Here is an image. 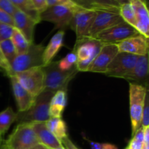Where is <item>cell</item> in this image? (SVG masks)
Wrapping results in <instances>:
<instances>
[{"mask_svg":"<svg viewBox=\"0 0 149 149\" xmlns=\"http://www.w3.org/2000/svg\"><path fill=\"white\" fill-rule=\"evenodd\" d=\"M138 58L137 55L119 52L109 65L105 74L108 77L122 78L133 68Z\"/></svg>","mask_w":149,"mask_h":149,"instance_id":"cell-11","label":"cell"},{"mask_svg":"<svg viewBox=\"0 0 149 149\" xmlns=\"http://www.w3.org/2000/svg\"><path fill=\"white\" fill-rule=\"evenodd\" d=\"M138 34H139V33L133 26L124 21L100 32L92 38L103 44L117 45L122 41Z\"/></svg>","mask_w":149,"mask_h":149,"instance_id":"cell-9","label":"cell"},{"mask_svg":"<svg viewBox=\"0 0 149 149\" xmlns=\"http://www.w3.org/2000/svg\"><path fill=\"white\" fill-rule=\"evenodd\" d=\"M103 45L102 42L90 37L77 40L74 52L77 58V71H87L89 65L96 58Z\"/></svg>","mask_w":149,"mask_h":149,"instance_id":"cell-3","label":"cell"},{"mask_svg":"<svg viewBox=\"0 0 149 149\" xmlns=\"http://www.w3.org/2000/svg\"><path fill=\"white\" fill-rule=\"evenodd\" d=\"M60 141L65 149H79L71 141V140L70 139L68 136L62 138Z\"/></svg>","mask_w":149,"mask_h":149,"instance_id":"cell-37","label":"cell"},{"mask_svg":"<svg viewBox=\"0 0 149 149\" xmlns=\"http://www.w3.org/2000/svg\"><path fill=\"white\" fill-rule=\"evenodd\" d=\"M116 46L119 52H126L137 56H143L148 54V38L139 33L122 41Z\"/></svg>","mask_w":149,"mask_h":149,"instance_id":"cell-14","label":"cell"},{"mask_svg":"<svg viewBox=\"0 0 149 149\" xmlns=\"http://www.w3.org/2000/svg\"><path fill=\"white\" fill-rule=\"evenodd\" d=\"M10 1L17 10L30 16L36 23H39V22H41L39 19V13L33 7L31 0H10Z\"/></svg>","mask_w":149,"mask_h":149,"instance_id":"cell-25","label":"cell"},{"mask_svg":"<svg viewBox=\"0 0 149 149\" xmlns=\"http://www.w3.org/2000/svg\"><path fill=\"white\" fill-rule=\"evenodd\" d=\"M118 52L119 49L116 45L103 44L99 53L89 65L87 71L105 74L108 66Z\"/></svg>","mask_w":149,"mask_h":149,"instance_id":"cell-12","label":"cell"},{"mask_svg":"<svg viewBox=\"0 0 149 149\" xmlns=\"http://www.w3.org/2000/svg\"><path fill=\"white\" fill-rule=\"evenodd\" d=\"M119 15L125 22L135 28V15L133 6L130 2L125 3L120 5Z\"/></svg>","mask_w":149,"mask_h":149,"instance_id":"cell-27","label":"cell"},{"mask_svg":"<svg viewBox=\"0 0 149 149\" xmlns=\"http://www.w3.org/2000/svg\"><path fill=\"white\" fill-rule=\"evenodd\" d=\"M128 1H129V2H130L131 1H132V0H127ZM141 1H142L143 2H145V3H147V1L146 0H141Z\"/></svg>","mask_w":149,"mask_h":149,"instance_id":"cell-43","label":"cell"},{"mask_svg":"<svg viewBox=\"0 0 149 149\" xmlns=\"http://www.w3.org/2000/svg\"><path fill=\"white\" fill-rule=\"evenodd\" d=\"M124 22L119 13L99 11L97 12L91 28L89 31L88 37H93L103 31Z\"/></svg>","mask_w":149,"mask_h":149,"instance_id":"cell-13","label":"cell"},{"mask_svg":"<svg viewBox=\"0 0 149 149\" xmlns=\"http://www.w3.org/2000/svg\"><path fill=\"white\" fill-rule=\"evenodd\" d=\"M96 14L97 12L95 11L81 8H78L74 11L69 27L75 32L77 40L88 37L89 31Z\"/></svg>","mask_w":149,"mask_h":149,"instance_id":"cell-10","label":"cell"},{"mask_svg":"<svg viewBox=\"0 0 149 149\" xmlns=\"http://www.w3.org/2000/svg\"><path fill=\"white\" fill-rule=\"evenodd\" d=\"M39 141L30 123H19L5 140L7 149H30Z\"/></svg>","mask_w":149,"mask_h":149,"instance_id":"cell-5","label":"cell"},{"mask_svg":"<svg viewBox=\"0 0 149 149\" xmlns=\"http://www.w3.org/2000/svg\"><path fill=\"white\" fill-rule=\"evenodd\" d=\"M64 30H59L49 40V43L45 47L43 52V67L52 62L61 48L63 45Z\"/></svg>","mask_w":149,"mask_h":149,"instance_id":"cell-21","label":"cell"},{"mask_svg":"<svg viewBox=\"0 0 149 149\" xmlns=\"http://www.w3.org/2000/svg\"><path fill=\"white\" fill-rule=\"evenodd\" d=\"M67 104V90H58L54 93L49 103V117L61 118Z\"/></svg>","mask_w":149,"mask_h":149,"instance_id":"cell-22","label":"cell"},{"mask_svg":"<svg viewBox=\"0 0 149 149\" xmlns=\"http://www.w3.org/2000/svg\"><path fill=\"white\" fill-rule=\"evenodd\" d=\"M116 1H117V2L119 3V4H120V5H122V4H125V3L129 2V1H128L127 0H116Z\"/></svg>","mask_w":149,"mask_h":149,"instance_id":"cell-42","label":"cell"},{"mask_svg":"<svg viewBox=\"0 0 149 149\" xmlns=\"http://www.w3.org/2000/svg\"><path fill=\"white\" fill-rule=\"evenodd\" d=\"M0 9L5 11L11 16L13 15L17 9L12 4L10 0H0Z\"/></svg>","mask_w":149,"mask_h":149,"instance_id":"cell-32","label":"cell"},{"mask_svg":"<svg viewBox=\"0 0 149 149\" xmlns=\"http://www.w3.org/2000/svg\"><path fill=\"white\" fill-rule=\"evenodd\" d=\"M16 117L17 113L10 106L0 112V138H4L10 126L15 122Z\"/></svg>","mask_w":149,"mask_h":149,"instance_id":"cell-24","label":"cell"},{"mask_svg":"<svg viewBox=\"0 0 149 149\" xmlns=\"http://www.w3.org/2000/svg\"><path fill=\"white\" fill-rule=\"evenodd\" d=\"M14 27L6 23H0V42L11 38Z\"/></svg>","mask_w":149,"mask_h":149,"instance_id":"cell-31","label":"cell"},{"mask_svg":"<svg viewBox=\"0 0 149 149\" xmlns=\"http://www.w3.org/2000/svg\"><path fill=\"white\" fill-rule=\"evenodd\" d=\"M0 47H1L2 53L7 62L10 65L13 60L17 55L15 46L13 45V42L10 39L0 42Z\"/></svg>","mask_w":149,"mask_h":149,"instance_id":"cell-28","label":"cell"},{"mask_svg":"<svg viewBox=\"0 0 149 149\" xmlns=\"http://www.w3.org/2000/svg\"><path fill=\"white\" fill-rule=\"evenodd\" d=\"M148 92V87L130 82V113L132 135L141 127L144 103Z\"/></svg>","mask_w":149,"mask_h":149,"instance_id":"cell-6","label":"cell"},{"mask_svg":"<svg viewBox=\"0 0 149 149\" xmlns=\"http://www.w3.org/2000/svg\"><path fill=\"white\" fill-rule=\"evenodd\" d=\"M48 7L54 5H75L71 0H46Z\"/></svg>","mask_w":149,"mask_h":149,"instance_id":"cell-38","label":"cell"},{"mask_svg":"<svg viewBox=\"0 0 149 149\" xmlns=\"http://www.w3.org/2000/svg\"><path fill=\"white\" fill-rule=\"evenodd\" d=\"M44 50L45 47L42 44L31 43L26 52L17 55L10 63L11 76L31 68L43 67Z\"/></svg>","mask_w":149,"mask_h":149,"instance_id":"cell-4","label":"cell"},{"mask_svg":"<svg viewBox=\"0 0 149 149\" xmlns=\"http://www.w3.org/2000/svg\"></svg>","mask_w":149,"mask_h":149,"instance_id":"cell-46","label":"cell"},{"mask_svg":"<svg viewBox=\"0 0 149 149\" xmlns=\"http://www.w3.org/2000/svg\"><path fill=\"white\" fill-rule=\"evenodd\" d=\"M31 1L39 15L48 7L46 0H31Z\"/></svg>","mask_w":149,"mask_h":149,"instance_id":"cell-35","label":"cell"},{"mask_svg":"<svg viewBox=\"0 0 149 149\" xmlns=\"http://www.w3.org/2000/svg\"><path fill=\"white\" fill-rule=\"evenodd\" d=\"M19 84L33 97L45 90V73L43 67H36L14 74Z\"/></svg>","mask_w":149,"mask_h":149,"instance_id":"cell-7","label":"cell"},{"mask_svg":"<svg viewBox=\"0 0 149 149\" xmlns=\"http://www.w3.org/2000/svg\"><path fill=\"white\" fill-rule=\"evenodd\" d=\"M36 149H49L48 148H47L45 146L42 145V144H41V143L37 144V145L36 146Z\"/></svg>","mask_w":149,"mask_h":149,"instance_id":"cell-41","label":"cell"},{"mask_svg":"<svg viewBox=\"0 0 149 149\" xmlns=\"http://www.w3.org/2000/svg\"><path fill=\"white\" fill-rule=\"evenodd\" d=\"M55 149H65V148H64L63 146H61V147H59V148H55Z\"/></svg>","mask_w":149,"mask_h":149,"instance_id":"cell-44","label":"cell"},{"mask_svg":"<svg viewBox=\"0 0 149 149\" xmlns=\"http://www.w3.org/2000/svg\"><path fill=\"white\" fill-rule=\"evenodd\" d=\"M54 93L45 90L35 99L30 109L24 112H17L15 122L17 123L45 122L49 119V103Z\"/></svg>","mask_w":149,"mask_h":149,"instance_id":"cell-1","label":"cell"},{"mask_svg":"<svg viewBox=\"0 0 149 149\" xmlns=\"http://www.w3.org/2000/svg\"><path fill=\"white\" fill-rule=\"evenodd\" d=\"M10 39L13 42L17 55H20V54H23L26 52L29 49L30 45H31V43L26 39L24 35L21 33V31H20L15 27H14L13 29V34H12Z\"/></svg>","mask_w":149,"mask_h":149,"instance_id":"cell-26","label":"cell"},{"mask_svg":"<svg viewBox=\"0 0 149 149\" xmlns=\"http://www.w3.org/2000/svg\"><path fill=\"white\" fill-rule=\"evenodd\" d=\"M91 149H118L117 146L109 143H97L88 141Z\"/></svg>","mask_w":149,"mask_h":149,"instance_id":"cell-33","label":"cell"},{"mask_svg":"<svg viewBox=\"0 0 149 149\" xmlns=\"http://www.w3.org/2000/svg\"><path fill=\"white\" fill-rule=\"evenodd\" d=\"M13 94L17 103V112H24L29 110L34 103L36 97H33L27 90H25L17 81L14 75L10 76Z\"/></svg>","mask_w":149,"mask_h":149,"instance_id":"cell-18","label":"cell"},{"mask_svg":"<svg viewBox=\"0 0 149 149\" xmlns=\"http://www.w3.org/2000/svg\"><path fill=\"white\" fill-rule=\"evenodd\" d=\"M0 149H7L4 138H0Z\"/></svg>","mask_w":149,"mask_h":149,"instance_id":"cell-40","label":"cell"},{"mask_svg":"<svg viewBox=\"0 0 149 149\" xmlns=\"http://www.w3.org/2000/svg\"><path fill=\"white\" fill-rule=\"evenodd\" d=\"M15 23V27L17 28L23 33L28 41L31 43L33 42L34 28L37 24L33 19L27 15L23 12L17 10L12 16Z\"/></svg>","mask_w":149,"mask_h":149,"instance_id":"cell-19","label":"cell"},{"mask_svg":"<svg viewBox=\"0 0 149 149\" xmlns=\"http://www.w3.org/2000/svg\"><path fill=\"white\" fill-rule=\"evenodd\" d=\"M47 127L49 131L61 141L62 138L68 136L67 135V126L62 118L50 117L45 122Z\"/></svg>","mask_w":149,"mask_h":149,"instance_id":"cell-23","label":"cell"},{"mask_svg":"<svg viewBox=\"0 0 149 149\" xmlns=\"http://www.w3.org/2000/svg\"><path fill=\"white\" fill-rule=\"evenodd\" d=\"M37 137L39 143L49 149H55L62 146L61 141L48 130L45 122L30 123Z\"/></svg>","mask_w":149,"mask_h":149,"instance_id":"cell-20","label":"cell"},{"mask_svg":"<svg viewBox=\"0 0 149 149\" xmlns=\"http://www.w3.org/2000/svg\"><path fill=\"white\" fill-rule=\"evenodd\" d=\"M30 149H36V146H34V147H33V148H31Z\"/></svg>","mask_w":149,"mask_h":149,"instance_id":"cell-45","label":"cell"},{"mask_svg":"<svg viewBox=\"0 0 149 149\" xmlns=\"http://www.w3.org/2000/svg\"><path fill=\"white\" fill-rule=\"evenodd\" d=\"M143 128L149 127V97L148 92L146 96L145 103H144L143 110L142 119H141V125Z\"/></svg>","mask_w":149,"mask_h":149,"instance_id":"cell-30","label":"cell"},{"mask_svg":"<svg viewBox=\"0 0 149 149\" xmlns=\"http://www.w3.org/2000/svg\"><path fill=\"white\" fill-rule=\"evenodd\" d=\"M79 7L76 5H54L48 7L39 15L40 21H48L55 24V29L63 30L69 26L74 11Z\"/></svg>","mask_w":149,"mask_h":149,"instance_id":"cell-8","label":"cell"},{"mask_svg":"<svg viewBox=\"0 0 149 149\" xmlns=\"http://www.w3.org/2000/svg\"><path fill=\"white\" fill-rule=\"evenodd\" d=\"M148 54L143 56H139L133 68L122 79H125L131 83H135L148 87Z\"/></svg>","mask_w":149,"mask_h":149,"instance_id":"cell-15","label":"cell"},{"mask_svg":"<svg viewBox=\"0 0 149 149\" xmlns=\"http://www.w3.org/2000/svg\"><path fill=\"white\" fill-rule=\"evenodd\" d=\"M45 73V90L56 93L58 90H67L68 83L79 72L77 66L68 71H62L58 68V61L51 62L43 67Z\"/></svg>","mask_w":149,"mask_h":149,"instance_id":"cell-2","label":"cell"},{"mask_svg":"<svg viewBox=\"0 0 149 149\" xmlns=\"http://www.w3.org/2000/svg\"><path fill=\"white\" fill-rule=\"evenodd\" d=\"M77 62V58L75 52L73 51L68 55H65V58L58 61V68L62 71H68L76 66Z\"/></svg>","mask_w":149,"mask_h":149,"instance_id":"cell-29","label":"cell"},{"mask_svg":"<svg viewBox=\"0 0 149 149\" xmlns=\"http://www.w3.org/2000/svg\"><path fill=\"white\" fill-rule=\"evenodd\" d=\"M143 143L140 142L136 139L132 138L129 143L127 146V149H143Z\"/></svg>","mask_w":149,"mask_h":149,"instance_id":"cell-39","label":"cell"},{"mask_svg":"<svg viewBox=\"0 0 149 149\" xmlns=\"http://www.w3.org/2000/svg\"><path fill=\"white\" fill-rule=\"evenodd\" d=\"M135 15V29L138 33L149 39V12L147 3L141 0H132Z\"/></svg>","mask_w":149,"mask_h":149,"instance_id":"cell-16","label":"cell"},{"mask_svg":"<svg viewBox=\"0 0 149 149\" xmlns=\"http://www.w3.org/2000/svg\"><path fill=\"white\" fill-rule=\"evenodd\" d=\"M79 8L95 12L107 11L119 13L120 4L116 0H71Z\"/></svg>","mask_w":149,"mask_h":149,"instance_id":"cell-17","label":"cell"},{"mask_svg":"<svg viewBox=\"0 0 149 149\" xmlns=\"http://www.w3.org/2000/svg\"><path fill=\"white\" fill-rule=\"evenodd\" d=\"M0 68L4 69L9 77L11 76V68H10V65L7 62V60L5 59V58H4V55L2 53V51L1 49V47H0Z\"/></svg>","mask_w":149,"mask_h":149,"instance_id":"cell-36","label":"cell"},{"mask_svg":"<svg viewBox=\"0 0 149 149\" xmlns=\"http://www.w3.org/2000/svg\"><path fill=\"white\" fill-rule=\"evenodd\" d=\"M0 23H6V24L10 25V26L15 27L13 17L1 9H0Z\"/></svg>","mask_w":149,"mask_h":149,"instance_id":"cell-34","label":"cell"}]
</instances>
